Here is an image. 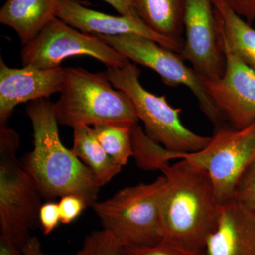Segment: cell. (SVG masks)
Listing matches in <instances>:
<instances>
[{"label":"cell","instance_id":"1","mask_svg":"<svg viewBox=\"0 0 255 255\" xmlns=\"http://www.w3.org/2000/svg\"><path fill=\"white\" fill-rule=\"evenodd\" d=\"M161 171L166 177L160 199L162 240L204 252L206 241L219 222L221 208L209 174L186 159Z\"/></svg>","mask_w":255,"mask_h":255},{"label":"cell","instance_id":"2","mask_svg":"<svg viewBox=\"0 0 255 255\" xmlns=\"http://www.w3.org/2000/svg\"><path fill=\"white\" fill-rule=\"evenodd\" d=\"M26 114L33 129V150L21 162L37 184L42 197L73 194L92 206L102 187L91 170L60 140L54 106L48 99L33 101Z\"/></svg>","mask_w":255,"mask_h":255},{"label":"cell","instance_id":"3","mask_svg":"<svg viewBox=\"0 0 255 255\" xmlns=\"http://www.w3.org/2000/svg\"><path fill=\"white\" fill-rule=\"evenodd\" d=\"M59 99L53 103L58 124L75 128L109 124L129 128L138 118L130 99L115 90L107 74L68 68Z\"/></svg>","mask_w":255,"mask_h":255},{"label":"cell","instance_id":"4","mask_svg":"<svg viewBox=\"0 0 255 255\" xmlns=\"http://www.w3.org/2000/svg\"><path fill=\"white\" fill-rule=\"evenodd\" d=\"M19 144L17 132L0 124V236L22 251L40 225L43 197L16 157Z\"/></svg>","mask_w":255,"mask_h":255},{"label":"cell","instance_id":"5","mask_svg":"<svg viewBox=\"0 0 255 255\" xmlns=\"http://www.w3.org/2000/svg\"><path fill=\"white\" fill-rule=\"evenodd\" d=\"M165 184L162 174L148 184L124 188L92 207L103 228L122 246H152L162 240L160 199Z\"/></svg>","mask_w":255,"mask_h":255},{"label":"cell","instance_id":"6","mask_svg":"<svg viewBox=\"0 0 255 255\" xmlns=\"http://www.w3.org/2000/svg\"><path fill=\"white\" fill-rule=\"evenodd\" d=\"M130 61L120 68H108L105 73L112 85L132 101L147 136L174 152H193L204 148L211 137L191 131L181 122V109L169 105L164 96L145 90L139 80L140 69Z\"/></svg>","mask_w":255,"mask_h":255},{"label":"cell","instance_id":"7","mask_svg":"<svg viewBox=\"0 0 255 255\" xmlns=\"http://www.w3.org/2000/svg\"><path fill=\"white\" fill-rule=\"evenodd\" d=\"M167 162L186 159L209 174L220 205L231 200L238 179L255 157V121L243 128H220L204 148L193 152L167 150Z\"/></svg>","mask_w":255,"mask_h":255},{"label":"cell","instance_id":"8","mask_svg":"<svg viewBox=\"0 0 255 255\" xmlns=\"http://www.w3.org/2000/svg\"><path fill=\"white\" fill-rule=\"evenodd\" d=\"M129 60L156 72L168 86L187 87L199 102L203 113L214 124L222 128L223 116L210 98L200 77L184 63L179 53L164 48L157 42L137 35H95Z\"/></svg>","mask_w":255,"mask_h":255},{"label":"cell","instance_id":"9","mask_svg":"<svg viewBox=\"0 0 255 255\" xmlns=\"http://www.w3.org/2000/svg\"><path fill=\"white\" fill-rule=\"evenodd\" d=\"M92 57L108 68H120L128 59L98 37L73 28L55 17L34 38L23 46V66L40 69L59 68L70 57Z\"/></svg>","mask_w":255,"mask_h":255},{"label":"cell","instance_id":"10","mask_svg":"<svg viewBox=\"0 0 255 255\" xmlns=\"http://www.w3.org/2000/svg\"><path fill=\"white\" fill-rule=\"evenodd\" d=\"M183 23V59L191 64L201 78L215 81L222 78L226 60L213 0H185Z\"/></svg>","mask_w":255,"mask_h":255},{"label":"cell","instance_id":"11","mask_svg":"<svg viewBox=\"0 0 255 255\" xmlns=\"http://www.w3.org/2000/svg\"><path fill=\"white\" fill-rule=\"evenodd\" d=\"M217 22L226 60L224 74L215 81L201 80L223 117L229 119L235 128H243L255 121V70L233 51Z\"/></svg>","mask_w":255,"mask_h":255},{"label":"cell","instance_id":"12","mask_svg":"<svg viewBox=\"0 0 255 255\" xmlns=\"http://www.w3.org/2000/svg\"><path fill=\"white\" fill-rule=\"evenodd\" d=\"M65 70L23 66L11 68L0 58V124H6L16 106L48 99L61 92Z\"/></svg>","mask_w":255,"mask_h":255},{"label":"cell","instance_id":"13","mask_svg":"<svg viewBox=\"0 0 255 255\" xmlns=\"http://www.w3.org/2000/svg\"><path fill=\"white\" fill-rule=\"evenodd\" d=\"M57 17L76 29L92 35L122 36L134 34L157 42L180 54L183 43L159 35L141 19L116 16L90 9L75 0H60Z\"/></svg>","mask_w":255,"mask_h":255},{"label":"cell","instance_id":"14","mask_svg":"<svg viewBox=\"0 0 255 255\" xmlns=\"http://www.w3.org/2000/svg\"><path fill=\"white\" fill-rule=\"evenodd\" d=\"M206 255H255V214L232 199L221 205Z\"/></svg>","mask_w":255,"mask_h":255},{"label":"cell","instance_id":"15","mask_svg":"<svg viewBox=\"0 0 255 255\" xmlns=\"http://www.w3.org/2000/svg\"><path fill=\"white\" fill-rule=\"evenodd\" d=\"M60 0H6L0 9V22L17 33L25 46L57 17Z\"/></svg>","mask_w":255,"mask_h":255},{"label":"cell","instance_id":"16","mask_svg":"<svg viewBox=\"0 0 255 255\" xmlns=\"http://www.w3.org/2000/svg\"><path fill=\"white\" fill-rule=\"evenodd\" d=\"M185 0H131L139 17L164 37L181 42Z\"/></svg>","mask_w":255,"mask_h":255},{"label":"cell","instance_id":"17","mask_svg":"<svg viewBox=\"0 0 255 255\" xmlns=\"http://www.w3.org/2000/svg\"><path fill=\"white\" fill-rule=\"evenodd\" d=\"M223 35L233 51L255 70V28L239 16L226 0H213Z\"/></svg>","mask_w":255,"mask_h":255},{"label":"cell","instance_id":"18","mask_svg":"<svg viewBox=\"0 0 255 255\" xmlns=\"http://www.w3.org/2000/svg\"><path fill=\"white\" fill-rule=\"evenodd\" d=\"M72 150L90 168L101 187L110 182L122 170L112 160L96 137L93 128L82 126L73 128Z\"/></svg>","mask_w":255,"mask_h":255},{"label":"cell","instance_id":"19","mask_svg":"<svg viewBox=\"0 0 255 255\" xmlns=\"http://www.w3.org/2000/svg\"><path fill=\"white\" fill-rule=\"evenodd\" d=\"M94 132L101 145L116 164L123 167L133 156L131 129L109 124L94 126Z\"/></svg>","mask_w":255,"mask_h":255},{"label":"cell","instance_id":"20","mask_svg":"<svg viewBox=\"0 0 255 255\" xmlns=\"http://www.w3.org/2000/svg\"><path fill=\"white\" fill-rule=\"evenodd\" d=\"M122 247L113 233L103 228L90 233L75 255H121Z\"/></svg>","mask_w":255,"mask_h":255},{"label":"cell","instance_id":"21","mask_svg":"<svg viewBox=\"0 0 255 255\" xmlns=\"http://www.w3.org/2000/svg\"><path fill=\"white\" fill-rule=\"evenodd\" d=\"M232 199L255 214V157L238 179Z\"/></svg>","mask_w":255,"mask_h":255},{"label":"cell","instance_id":"22","mask_svg":"<svg viewBox=\"0 0 255 255\" xmlns=\"http://www.w3.org/2000/svg\"><path fill=\"white\" fill-rule=\"evenodd\" d=\"M121 255H206L203 251H191L162 240L152 246H124Z\"/></svg>","mask_w":255,"mask_h":255},{"label":"cell","instance_id":"23","mask_svg":"<svg viewBox=\"0 0 255 255\" xmlns=\"http://www.w3.org/2000/svg\"><path fill=\"white\" fill-rule=\"evenodd\" d=\"M58 206L60 222L63 224H69L73 222L88 206L83 199L73 194L62 196Z\"/></svg>","mask_w":255,"mask_h":255},{"label":"cell","instance_id":"24","mask_svg":"<svg viewBox=\"0 0 255 255\" xmlns=\"http://www.w3.org/2000/svg\"><path fill=\"white\" fill-rule=\"evenodd\" d=\"M39 223L45 236L50 234L60 222L59 206L55 202L42 204L39 212Z\"/></svg>","mask_w":255,"mask_h":255},{"label":"cell","instance_id":"25","mask_svg":"<svg viewBox=\"0 0 255 255\" xmlns=\"http://www.w3.org/2000/svg\"><path fill=\"white\" fill-rule=\"evenodd\" d=\"M239 16L251 24L255 21V0H226Z\"/></svg>","mask_w":255,"mask_h":255},{"label":"cell","instance_id":"26","mask_svg":"<svg viewBox=\"0 0 255 255\" xmlns=\"http://www.w3.org/2000/svg\"><path fill=\"white\" fill-rule=\"evenodd\" d=\"M122 15L133 18L141 19L137 14L136 11L132 6L131 0H104Z\"/></svg>","mask_w":255,"mask_h":255},{"label":"cell","instance_id":"27","mask_svg":"<svg viewBox=\"0 0 255 255\" xmlns=\"http://www.w3.org/2000/svg\"><path fill=\"white\" fill-rule=\"evenodd\" d=\"M22 255H49L42 249L41 243L36 236H32L22 249Z\"/></svg>","mask_w":255,"mask_h":255},{"label":"cell","instance_id":"28","mask_svg":"<svg viewBox=\"0 0 255 255\" xmlns=\"http://www.w3.org/2000/svg\"><path fill=\"white\" fill-rule=\"evenodd\" d=\"M0 255H22V251L7 238L0 236Z\"/></svg>","mask_w":255,"mask_h":255}]
</instances>
